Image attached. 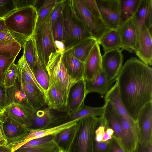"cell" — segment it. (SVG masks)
I'll use <instances>...</instances> for the list:
<instances>
[{
    "mask_svg": "<svg viewBox=\"0 0 152 152\" xmlns=\"http://www.w3.org/2000/svg\"><path fill=\"white\" fill-rule=\"evenodd\" d=\"M115 82L123 104L136 122L142 108L152 102L151 68L132 57L122 66Z\"/></svg>",
    "mask_w": 152,
    "mask_h": 152,
    "instance_id": "cell-1",
    "label": "cell"
},
{
    "mask_svg": "<svg viewBox=\"0 0 152 152\" xmlns=\"http://www.w3.org/2000/svg\"><path fill=\"white\" fill-rule=\"evenodd\" d=\"M37 18V8L31 6L16 10L4 20L9 32L27 39L33 34Z\"/></svg>",
    "mask_w": 152,
    "mask_h": 152,
    "instance_id": "cell-2",
    "label": "cell"
},
{
    "mask_svg": "<svg viewBox=\"0 0 152 152\" xmlns=\"http://www.w3.org/2000/svg\"><path fill=\"white\" fill-rule=\"evenodd\" d=\"M62 14L64 43L66 50L84 40L94 37L83 23L75 15L69 0H65Z\"/></svg>",
    "mask_w": 152,
    "mask_h": 152,
    "instance_id": "cell-3",
    "label": "cell"
},
{
    "mask_svg": "<svg viewBox=\"0 0 152 152\" xmlns=\"http://www.w3.org/2000/svg\"><path fill=\"white\" fill-rule=\"evenodd\" d=\"M52 11L43 19L37 21L32 36L38 58L42 65L46 68L49 56L52 53L56 51L50 18Z\"/></svg>",
    "mask_w": 152,
    "mask_h": 152,
    "instance_id": "cell-4",
    "label": "cell"
},
{
    "mask_svg": "<svg viewBox=\"0 0 152 152\" xmlns=\"http://www.w3.org/2000/svg\"><path fill=\"white\" fill-rule=\"evenodd\" d=\"M99 121L96 116L80 119L69 152H93L95 131Z\"/></svg>",
    "mask_w": 152,
    "mask_h": 152,
    "instance_id": "cell-5",
    "label": "cell"
},
{
    "mask_svg": "<svg viewBox=\"0 0 152 152\" xmlns=\"http://www.w3.org/2000/svg\"><path fill=\"white\" fill-rule=\"evenodd\" d=\"M63 53L56 51L52 53L46 69L49 77V85H54L68 99L69 90L75 82L68 74L63 61Z\"/></svg>",
    "mask_w": 152,
    "mask_h": 152,
    "instance_id": "cell-6",
    "label": "cell"
},
{
    "mask_svg": "<svg viewBox=\"0 0 152 152\" xmlns=\"http://www.w3.org/2000/svg\"><path fill=\"white\" fill-rule=\"evenodd\" d=\"M72 10L99 44L100 40L110 29L102 20L95 18L83 0H69Z\"/></svg>",
    "mask_w": 152,
    "mask_h": 152,
    "instance_id": "cell-7",
    "label": "cell"
},
{
    "mask_svg": "<svg viewBox=\"0 0 152 152\" xmlns=\"http://www.w3.org/2000/svg\"><path fill=\"white\" fill-rule=\"evenodd\" d=\"M122 46L121 50L134 52L139 46V34L134 15L121 23L118 29Z\"/></svg>",
    "mask_w": 152,
    "mask_h": 152,
    "instance_id": "cell-8",
    "label": "cell"
},
{
    "mask_svg": "<svg viewBox=\"0 0 152 152\" xmlns=\"http://www.w3.org/2000/svg\"><path fill=\"white\" fill-rule=\"evenodd\" d=\"M102 20L110 29L118 30L121 23L120 0H95Z\"/></svg>",
    "mask_w": 152,
    "mask_h": 152,
    "instance_id": "cell-9",
    "label": "cell"
},
{
    "mask_svg": "<svg viewBox=\"0 0 152 152\" xmlns=\"http://www.w3.org/2000/svg\"><path fill=\"white\" fill-rule=\"evenodd\" d=\"M37 111L28 105L12 102L4 108L0 114L25 126L28 129Z\"/></svg>",
    "mask_w": 152,
    "mask_h": 152,
    "instance_id": "cell-10",
    "label": "cell"
},
{
    "mask_svg": "<svg viewBox=\"0 0 152 152\" xmlns=\"http://www.w3.org/2000/svg\"><path fill=\"white\" fill-rule=\"evenodd\" d=\"M80 119L65 123L50 128L40 130H29L27 132L8 141L7 146L14 152L30 140L36 138L54 134L59 131L76 123Z\"/></svg>",
    "mask_w": 152,
    "mask_h": 152,
    "instance_id": "cell-11",
    "label": "cell"
},
{
    "mask_svg": "<svg viewBox=\"0 0 152 152\" xmlns=\"http://www.w3.org/2000/svg\"><path fill=\"white\" fill-rule=\"evenodd\" d=\"M53 110L47 106L37 110L28 130H40L58 126L68 117L66 113L56 114Z\"/></svg>",
    "mask_w": 152,
    "mask_h": 152,
    "instance_id": "cell-12",
    "label": "cell"
},
{
    "mask_svg": "<svg viewBox=\"0 0 152 152\" xmlns=\"http://www.w3.org/2000/svg\"><path fill=\"white\" fill-rule=\"evenodd\" d=\"M139 134V143L146 147L152 142V102L141 110L137 121Z\"/></svg>",
    "mask_w": 152,
    "mask_h": 152,
    "instance_id": "cell-13",
    "label": "cell"
},
{
    "mask_svg": "<svg viewBox=\"0 0 152 152\" xmlns=\"http://www.w3.org/2000/svg\"><path fill=\"white\" fill-rule=\"evenodd\" d=\"M122 50L115 49L104 52L102 56L103 72L108 79L115 80L122 66Z\"/></svg>",
    "mask_w": 152,
    "mask_h": 152,
    "instance_id": "cell-14",
    "label": "cell"
},
{
    "mask_svg": "<svg viewBox=\"0 0 152 152\" xmlns=\"http://www.w3.org/2000/svg\"><path fill=\"white\" fill-rule=\"evenodd\" d=\"M87 94L85 81L83 79L75 82L71 86L67 99V110L66 113L68 117L83 106Z\"/></svg>",
    "mask_w": 152,
    "mask_h": 152,
    "instance_id": "cell-15",
    "label": "cell"
},
{
    "mask_svg": "<svg viewBox=\"0 0 152 152\" xmlns=\"http://www.w3.org/2000/svg\"><path fill=\"white\" fill-rule=\"evenodd\" d=\"M102 56L99 45L97 43L84 62L83 79L85 80L94 79L103 72Z\"/></svg>",
    "mask_w": 152,
    "mask_h": 152,
    "instance_id": "cell-16",
    "label": "cell"
},
{
    "mask_svg": "<svg viewBox=\"0 0 152 152\" xmlns=\"http://www.w3.org/2000/svg\"><path fill=\"white\" fill-rule=\"evenodd\" d=\"M117 115L122 129L121 146L126 152H135L139 143L138 129L132 127L121 116Z\"/></svg>",
    "mask_w": 152,
    "mask_h": 152,
    "instance_id": "cell-17",
    "label": "cell"
},
{
    "mask_svg": "<svg viewBox=\"0 0 152 152\" xmlns=\"http://www.w3.org/2000/svg\"><path fill=\"white\" fill-rule=\"evenodd\" d=\"M139 35L152 27V0H140L133 14Z\"/></svg>",
    "mask_w": 152,
    "mask_h": 152,
    "instance_id": "cell-18",
    "label": "cell"
},
{
    "mask_svg": "<svg viewBox=\"0 0 152 152\" xmlns=\"http://www.w3.org/2000/svg\"><path fill=\"white\" fill-rule=\"evenodd\" d=\"M63 60L69 76L74 82L83 79L84 62L75 56L72 48L63 53Z\"/></svg>",
    "mask_w": 152,
    "mask_h": 152,
    "instance_id": "cell-19",
    "label": "cell"
},
{
    "mask_svg": "<svg viewBox=\"0 0 152 152\" xmlns=\"http://www.w3.org/2000/svg\"><path fill=\"white\" fill-rule=\"evenodd\" d=\"M104 111L101 116L106 129H112L114 132L112 137L115 138L121 145L122 140V131L118 120L116 113L112 104L109 101H105Z\"/></svg>",
    "mask_w": 152,
    "mask_h": 152,
    "instance_id": "cell-20",
    "label": "cell"
},
{
    "mask_svg": "<svg viewBox=\"0 0 152 152\" xmlns=\"http://www.w3.org/2000/svg\"><path fill=\"white\" fill-rule=\"evenodd\" d=\"M140 59L148 65L152 64V32L146 29L140 33L139 46L135 52Z\"/></svg>",
    "mask_w": 152,
    "mask_h": 152,
    "instance_id": "cell-21",
    "label": "cell"
},
{
    "mask_svg": "<svg viewBox=\"0 0 152 152\" xmlns=\"http://www.w3.org/2000/svg\"><path fill=\"white\" fill-rule=\"evenodd\" d=\"M104 99L105 101L108 100L111 103L118 114L126 120L132 127L138 129L137 123L130 116L120 99L116 82L106 94Z\"/></svg>",
    "mask_w": 152,
    "mask_h": 152,
    "instance_id": "cell-22",
    "label": "cell"
},
{
    "mask_svg": "<svg viewBox=\"0 0 152 152\" xmlns=\"http://www.w3.org/2000/svg\"><path fill=\"white\" fill-rule=\"evenodd\" d=\"M45 96L46 105L49 109L59 112H67V98L54 85H49Z\"/></svg>",
    "mask_w": 152,
    "mask_h": 152,
    "instance_id": "cell-23",
    "label": "cell"
},
{
    "mask_svg": "<svg viewBox=\"0 0 152 152\" xmlns=\"http://www.w3.org/2000/svg\"><path fill=\"white\" fill-rule=\"evenodd\" d=\"M19 81L29 104L32 108L37 110L46 105L45 96L43 92L31 84Z\"/></svg>",
    "mask_w": 152,
    "mask_h": 152,
    "instance_id": "cell-24",
    "label": "cell"
},
{
    "mask_svg": "<svg viewBox=\"0 0 152 152\" xmlns=\"http://www.w3.org/2000/svg\"><path fill=\"white\" fill-rule=\"evenodd\" d=\"M0 122L3 134L7 141L17 137L29 130L25 126L10 118L3 116L0 112Z\"/></svg>",
    "mask_w": 152,
    "mask_h": 152,
    "instance_id": "cell-25",
    "label": "cell"
},
{
    "mask_svg": "<svg viewBox=\"0 0 152 152\" xmlns=\"http://www.w3.org/2000/svg\"><path fill=\"white\" fill-rule=\"evenodd\" d=\"M85 81L87 94L95 92L104 95L106 94L112 88L115 79L109 80L102 72L94 79Z\"/></svg>",
    "mask_w": 152,
    "mask_h": 152,
    "instance_id": "cell-26",
    "label": "cell"
},
{
    "mask_svg": "<svg viewBox=\"0 0 152 152\" xmlns=\"http://www.w3.org/2000/svg\"><path fill=\"white\" fill-rule=\"evenodd\" d=\"M77 127V123L54 134L53 141L58 147L60 151L69 152L74 139Z\"/></svg>",
    "mask_w": 152,
    "mask_h": 152,
    "instance_id": "cell-27",
    "label": "cell"
},
{
    "mask_svg": "<svg viewBox=\"0 0 152 152\" xmlns=\"http://www.w3.org/2000/svg\"><path fill=\"white\" fill-rule=\"evenodd\" d=\"M17 65L18 69L17 77L18 80L20 82L31 84L44 93L37 81L33 72L28 64L23 55L19 59Z\"/></svg>",
    "mask_w": 152,
    "mask_h": 152,
    "instance_id": "cell-28",
    "label": "cell"
},
{
    "mask_svg": "<svg viewBox=\"0 0 152 152\" xmlns=\"http://www.w3.org/2000/svg\"><path fill=\"white\" fill-rule=\"evenodd\" d=\"M104 106L93 107L84 104L77 110L67 117L61 123V125L76 120L89 116H102L104 111Z\"/></svg>",
    "mask_w": 152,
    "mask_h": 152,
    "instance_id": "cell-29",
    "label": "cell"
},
{
    "mask_svg": "<svg viewBox=\"0 0 152 152\" xmlns=\"http://www.w3.org/2000/svg\"><path fill=\"white\" fill-rule=\"evenodd\" d=\"M97 43L95 39L91 37L82 41L71 48L75 56L80 61L85 62L92 48Z\"/></svg>",
    "mask_w": 152,
    "mask_h": 152,
    "instance_id": "cell-30",
    "label": "cell"
},
{
    "mask_svg": "<svg viewBox=\"0 0 152 152\" xmlns=\"http://www.w3.org/2000/svg\"><path fill=\"white\" fill-rule=\"evenodd\" d=\"M104 52L115 49H121L122 46L118 30L111 29L102 38L99 42Z\"/></svg>",
    "mask_w": 152,
    "mask_h": 152,
    "instance_id": "cell-31",
    "label": "cell"
},
{
    "mask_svg": "<svg viewBox=\"0 0 152 152\" xmlns=\"http://www.w3.org/2000/svg\"><path fill=\"white\" fill-rule=\"evenodd\" d=\"M23 55L31 70L33 72L38 57L34 40L32 37L27 39L22 45Z\"/></svg>",
    "mask_w": 152,
    "mask_h": 152,
    "instance_id": "cell-32",
    "label": "cell"
},
{
    "mask_svg": "<svg viewBox=\"0 0 152 152\" xmlns=\"http://www.w3.org/2000/svg\"><path fill=\"white\" fill-rule=\"evenodd\" d=\"M6 92L9 104L16 102L29 105L17 78L13 86L9 88H6Z\"/></svg>",
    "mask_w": 152,
    "mask_h": 152,
    "instance_id": "cell-33",
    "label": "cell"
},
{
    "mask_svg": "<svg viewBox=\"0 0 152 152\" xmlns=\"http://www.w3.org/2000/svg\"><path fill=\"white\" fill-rule=\"evenodd\" d=\"M35 78L45 94L50 83V79L46 69L42 64L38 58L33 70Z\"/></svg>",
    "mask_w": 152,
    "mask_h": 152,
    "instance_id": "cell-34",
    "label": "cell"
},
{
    "mask_svg": "<svg viewBox=\"0 0 152 152\" xmlns=\"http://www.w3.org/2000/svg\"><path fill=\"white\" fill-rule=\"evenodd\" d=\"M140 1L120 0L121 23L133 15Z\"/></svg>",
    "mask_w": 152,
    "mask_h": 152,
    "instance_id": "cell-35",
    "label": "cell"
},
{
    "mask_svg": "<svg viewBox=\"0 0 152 152\" xmlns=\"http://www.w3.org/2000/svg\"><path fill=\"white\" fill-rule=\"evenodd\" d=\"M17 57L7 53L0 52V84L4 85L5 74L7 69L15 62Z\"/></svg>",
    "mask_w": 152,
    "mask_h": 152,
    "instance_id": "cell-36",
    "label": "cell"
},
{
    "mask_svg": "<svg viewBox=\"0 0 152 152\" xmlns=\"http://www.w3.org/2000/svg\"><path fill=\"white\" fill-rule=\"evenodd\" d=\"M60 150L53 141L35 147L19 148L14 152H60Z\"/></svg>",
    "mask_w": 152,
    "mask_h": 152,
    "instance_id": "cell-37",
    "label": "cell"
},
{
    "mask_svg": "<svg viewBox=\"0 0 152 152\" xmlns=\"http://www.w3.org/2000/svg\"><path fill=\"white\" fill-rule=\"evenodd\" d=\"M60 0H45L37 9V21H41L46 18L51 12Z\"/></svg>",
    "mask_w": 152,
    "mask_h": 152,
    "instance_id": "cell-38",
    "label": "cell"
},
{
    "mask_svg": "<svg viewBox=\"0 0 152 152\" xmlns=\"http://www.w3.org/2000/svg\"><path fill=\"white\" fill-rule=\"evenodd\" d=\"M18 69L15 62H13L7 71L4 85L6 88H9L13 86L17 78Z\"/></svg>",
    "mask_w": 152,
    "mask_h": 152,
    "instance_id": "cell-39",
    "label": "cell"
},
{
    "mask_svg": "<svg viewBox=\"0 0 152 152\" xmlns=\"http://www.w3.org/2000/svg\"><path fill=\"white\" fill-rule=\"evenodd\" d=\"M52 26L53 36L54 41L64 42V31L62 12Z\"/></svg>",
    "mask_w": 152,
    "mask_h": 152,
    "instance_id": "cell-40",
    "label": "cell"
},
{
    "mask_svg": "<svg viewBox=\"0 0 152 152\" xmlns=\"http://www.w3.org/2000/svg\"><path fill=\"white\" fill-rule=\"evenodd\" d=\"M27 39L18 34L9 32H0V41L8 43L17 42L22 46Z\"/></svg>",
    "mask_w": 152,
    "mask_h": 152,
    "instance_id": "cell-41",
    "label": "cell"
},
{
    "mask_svg": "<svg viewBox=\"0 0 152 152\" xmlns=\"http://www.w3.org/2000/svg\"><path fill=\"white\" fill-rule=\"evenodd\" d=\"M16 10L14 0H0V19H4Z\"/></svg>",
    "mask_w": 152,
    "mask_h": 152,
    "instance_id": "cell-42",
    "label": "cell"
},
{
    "mask_svg": "<svg viewBox=\"0 0 152 152\" xmlns=\"http://www.w3.org/2000/svg\"><path fill=\"white\" fill-rule=\"evenodd\" d=\"M22 45L17 42L8 43L0 41V52L9 53L17 57L21 49Z\"/></svg>",
    "mask_w": 152,
    "mask_h": 152,
    "instance_id": "cell-43",
    "label": "cell"
},
{
    "mask_svg": "<svg viewBox=\"0 0 152 152\" xmlns=\"http://www.w3.org/2000/svg\"><path fill=\"white\" fill-rule=\"evenodd\" d=\"M54 134H50L42 137L33 139L19 148H31L50 142L53 141Z\"/></svg>",
    "mask_w": 152,
    "mask_h": 152,
    "instance_id": "cell-44",
    "label": "cell"
},
{
    "mask_svg": "<svg viewBox=\"0 0 152 152\" xmlns=\"http://www.w3.org/2000/svg\"><path fill=\"white\" fill-rule=\"evenodd\" d=\"M83 0L91 14L95 18L102 20L95 0Z\"/></svg>",
    "mask_w": 152,
    "mask_h": 152,
    "instance_id": "cell-45",
    "label": "cell"
},
{
    "mask_svg": "<svg viewBox=\"0 0 152 152\" xmlns=\"http://www.w3.org/2000/svg\"><path fill=\"white\" fill-rule=\"evenodd\" d=\"M64 1V0H60L52 10L50 18L52 26L62 12Z\"/></svg>",
    "mask_w": 152,
    "mask_h": 152,
    "instance_id": "cell-46",
    "label": "cell"
},
{
    "mask_svg": "<svg viewBox=\"0 0 152 152\" xmlns=\"http://www.w3.org/2000/svg\"><path fill=\"white\" fill-rule=\"evenodd\" d=\"M106 127L101 116L99 118L98 126L95 131L94 140L97 142L102 141L103 134L105 132Z\"/></svg>",
    "mask_w": 152,
    "mask_h": 152,
    "instance_id": "cell-47",
    "label": "cell"
},
{
    "mask_svg": "<svg viewBox=\"0 0 152 152\" xmlns=\"http://www.w3.org/2000/svg\"><path fill=\"white\" fill-rule=\"evenodd\" d=\"M111 140L105 142H97L94 140L93 152H110Z\"/></svg>",
    "mask_w": 152,
    "mask_h": 152,
    "instance_id": "cell-48",
    "label": "cell"
},
{
    "mask_svg": "<svg viewBox=\"0 0 152 152\" xmlns=\"http://www.w3.org/2000/svg\"><path fill=\"white\" fill-rule=\"evenodd\" d=\"M38 1L37 0H14L17 10L31 6L35 7Z\"/></svg>",
    "mask_w": 152,
    "mask_h": 152,
    "instance_id": "cell-49",
    "label": "cell"
},
{
    "mask_svg": "<svg viewBox=\"0 0 152 152\" xmlns=\"http://www.w3.org/2000/svg\"><path fill=\"white\" fill-rule=\"evenodd\" d=\"M9 104L6 88L0 84V107L3 109Z\"/></svg>",
    "mask_w": 152,
    "mask_h": 152,
    "instance_id": "cell-50",
    "label": "cell"
},
{
    "mask_svg": "<svg viewBox=\"0 0 152 152\" xmlns=\"http://www.w3.org/2000/svg\"><path fill=\"white\" fill-rule=\"evenodd\" d=\"M110 152H126L120 144L114 137L111 139Z\"/></svg>",
    "mask_w": 152,
    "mask_h": 152,
    "instance_id": "cell-51",
    "label": "cell"
},
{
    "mask_svg": "<svg viewBox=\"0 0 152 152\" xmlns=\"http://www.w3.org/2000/svg\"><path fill=\"white\" fill-rule=\"evenodd\" d=\"M54 44L56 51L63 53L66 50L64 43L61 41H54Z\"/></svg>",
    "mask_w": 152,
    "mask_h": 152,
    "instance_id": "cell-52",
    "label": "cell"
},
{
    "mask_svg": "<svg viewBox=\"0 0 152 152\" xmlns=\"http://www.w3.org/2000/svg\"><path fill=\"white\" fill-rule=\"evenodd\" d=\"M9 31L5 25L4 19H0V32Z\"/></svg>",
    "mask_w": 152,
    "mask_h": 152,
    "instance_id": "cell-53",
    "label": "cell"
},
{
    "mask_svg": "<svg viewBox=\"0 0 152 152\" xmlns=\"http://www.w3.org/2000/svg\"><path fill=\"white\" fill-rule=\"evenodd\" d=\"M147 146L144 147L141 145L139 143L138 147L135 152H148Z\"/></svg>",
    "mask_w": 152,
    "mask_h": 152,
    "instance_id": "cell-54",
    "label": "cell"
},
{
    "mask_svg": "<svg viewBox=\"0 0 152 152\" xmlns=\"http://www.w3.org/2000/svg\"><path fill=\"white\" fill-rule=\"evenodd\" d=\"M112 138V136L110 135L105 132L103 136L102 141L105 142L111 140Z\"/></svg>",
    "mask_w": 152,
    "mask_h": 152,
    "instance_id": "cell-55",
    "label": "cell"
},
{
    "mask_svg": "<svg viewBox=\"0 0 152 152\" xmlns=\"http://www.w3.org/2000/svg\"><path fill=\"white\" fill-rule=\"evenodd\" d=\"M0 152H11V149L7 146H0Z\"/></svg>",
    "mask_w": 152,
    "mask_h": 152,
    "instance_id": "cell-56",
    "label": "cell"
},
{
    "mask_svg": "<svg viewBox=\"0 0 152 152\" xmlns=\"http://www.w3.org/2000/svg\"><path fill=\"white\" fill-rule=\"evenodd\" d=\"M105 132L110 135L112 136L114 132L111 128H107L105 129Z\"/></svg>",
    "mask_w": 152,
    "mask_h": 152,
    "instance_id": "cell-57",
    "label": "cell"
},
{
    "mask_svg": "<svg viewBox=\"0 0 152 152\" xmlns=\"http://www.w3.org/2000/svg\"><path fill=\"white\" fill-rule=\"evenodd\" d=\"M152 142L150 143L147 145L148 152H152Z\"/></svg>",
    "mask_w": 152,
    "mask_h": 152,
    "instance_id": "cell-58",
    "label": "cell"
},
{
    "mask_svg": "<svg viewBox=\"0 0 152 152\" xmlns=\"http://www.w3.org/2000/svg\"><path fill=\"white\" fill-rule=\"evenodd\" d=\"M2 110V109L0 107V112H1Z\"/></svg>",
    "mask_w": 152,
    "mask_h": 152,
    "instance_id": "cell-59",
    "label": "cell"
},
{
    "mask_svg": "<svg viewBox=\"0 0 152 152\" xmlns=\"http://www.w3.org/2000/svg\"><path fill=\"white\" fill-rule=\"evenodd\" d=\"M60 152H62V151H60Z\"/></svg>",
    "mask_w": 152,
    "mask_h": 152,
    "instance_id": "cell-60",
    "label": "cell"
}]
</instances>
